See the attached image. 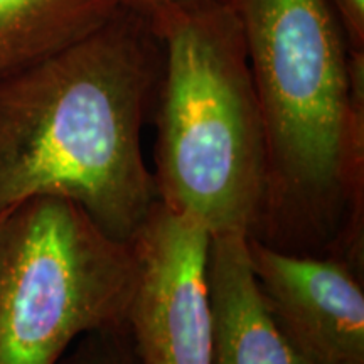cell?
Instances as JSON below:
<instances>
[{"instance_id":"cell-1","label":"cell","mask_w":364,"mask_h":364,"mask_svg":"<svg viewBox=\"0 0 364 364\" xmlns=\"http://www.w3.org/2000/svg\"><path fill=\"white\" fill-rule=\"evenodd\" d=\"M162 59L124 7L83 39L0 78V215L39 196L80 204L129 241L159 201L142 154Z\"/></svg>"},{"instance_id":"cell-2","label":"cell","mask_w":364,"mask_h":364,"mask_svg":"<svg viewBox=\"0 0 364 364\" xmlns=\"http://www.w3.org/2000/svg\"><path fill=\"white\" fill-rule=\"evenodd\" d=\"M268 142L265 213L255 238L277 248L363 245L364 51L329 0H231Z\"/></svg>"},{"instance_id":"cell-3","label":"cell","mask_w":364,"mask_h":364,"mask_svg":"<svg viewBox=\"0 0 364 364\" xmlns=\"http://www.w3.org/2000/svg\"><path fill=\"white\" fill-rule=\"evenodd\" d=\"M147 21L164 49L154 174L159 201L209 236H257L267 203L268 142L233 4H188Z\"/></svg>"},{"instance_id":"cell-4","label":"cell","mask_w":364,"mask_h":364,"mask_svg":"<svg viewBox=\"0 0 364 364\" xmlns=\"http://www.w3.org/2000/svg\"><path fill=\"white\" fill-rule=\"evenodd\" d=\"M134 245L80 204L39 196L0 221V364H59L81 338L127 331Z\"/></svg>"},{"instance_id":"cell-5","label":"cell","mask_w":364,"mask_h":364,"mask_svg":"<svg viewBox=\"0 0 364 364\" xmlns=\"http://www.w3.org/2000/svg\"><path fill=\"white\" fill-rule=\"evenodd\" d=\"M209 238L157 201L132 240L139 280L127 332L139 364H213Z\"/></svg>"},{"instance_id":"cell-6","label":"cell","mask_w":364,"mask_h":364,"mask_svg":"<svg viewBox=\"0 0 364 364\" xmlns=\"http://www.w3.org/2000/svg\"><path fill=\"white\" fill-rule=\"evenodd\" d=\"M255 279L277 326L307 364H364V289L339 257H312L248 236Z\"/></svg>"},{"instance_id":"cell-7","label":"cell","mask_w":364,"mask_h":364,"mask_svg":"<svg viewBox=\"0 0 364 364\" xmlns=\"http://www.w3.org/2000/svg\"><path fill=\"white\" fill-rule=\"evenodd\" d=\"M206 282L213 322V364H307L268 311L255 279L248 235L209 238Z\"/></svg>"},{"instance_id":"cell-8","label":"cell","mask_w":364,"mask_h":364,"mask_svg":"<svg viewBox=\"0 0 364 364\" xmlns=\"http://www.w3.org/2000/svg\"><path fill=\"white\" fill-rule=\"evenodd\" d=\"M124 0H0V78L83 39Z\"/></svg>"},{"instance_id":"cell-9","label":"cell","mask_w":364,"mask_h":364,"mask_svg":"<svg viewBox=\"0 0 364 364\" xmlns=\"http://www.w3.org/2000/svg\"><path fill=\"white\" fill-rule=\"evenodd\" d=\"M59 364H139L127 331H103L85 336Z\"/></svg>"},{"instance_id":"cell-10","label":"cell","mask_w":364,"mask_h":364,"mask_svg":"<svg viewBox=\"0 0 364 364\" xmlns=\"http://www.w3.org/2000/svg\"><path fill=\"white\" fill-rule=\"evenodd\" d=\"M353 51H364V0H329Z\"/></svg>"},{"instance_id":"cell-11","label":"cell","mask_w":364,"mask_h":364,"mask_svg":"<svg viewBox=\"0 0 364 364\" xmlns=\"http://www.w3.org/2000/svg\"><path fill=\"white\" fill-rule=\"evenodd\" d=\"M206 2V0H124L127 7L132 11L142 14L145 19H149L154 14L166 11V9L177 7V6H188V4H198Z\"/></svg>"},{"instance_id":"cell-12","label":"cell","mask_w":364,"mask_h":364,"mask_svg":"<svg viewBox=\"0 0 364 364\" xmlns=\"http://www.w3.org/2000/svg\"><path fill=\"white\" fill-rule=\"evenodd\" d=\"M7 213V211H6ZM6 213H4V215H6ZM4 215H0V221H2V218H4Z\"/></svg>"}]
</instances>
